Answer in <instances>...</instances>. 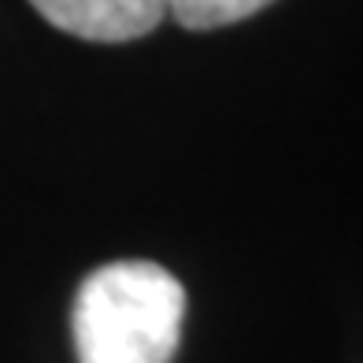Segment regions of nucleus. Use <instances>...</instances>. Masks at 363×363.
Here are the masks:
<instances>
[{
	"label": "nucleus",
	"instance_id": "f257e3e1",
	"mask_svg": "<svg viewBox=\"0 0 363 363\" xmlns=\"http://www.w3.org/2000/svg\"><path fill=\"white\" fill-rule=\"evenodd\" d=\"M186 289L160 263L96 267L74 296L78 363H171L182 341Z\"/></svg>",
	"mask_w": 363,
	"mask_h": 363
},
{
	"label": "nucleus",
	"instance_id": "f03ea898",
	"mask_svg": "<svg viewBox=\"0 0 363 363\" xmlns=\"http://www.w3.org/2000/svg\"><path fill=\"white\" fill-rule=\"evenodd\" d=\"M45 23L82 41H138L167 19V0H30Z\"/></svg>",
	"mask_w": 363,
	"mask_h": 363
},
{
	"label": "nucleus",
	"instance_id": "7ed1b4c3",
	"mask_svg": "<svg viewBox=\"0 0 363 363\" xmlns=\"http://www.w3.org/2000/svg\"><path fill=\"white\" fill-rule=\"evenodd\" d=\"M274 0H167V15L186 30H219L263 11Z\"/></svg>",
	"mask_w": 363,
	"mask_h": 363
}]
</instances>
